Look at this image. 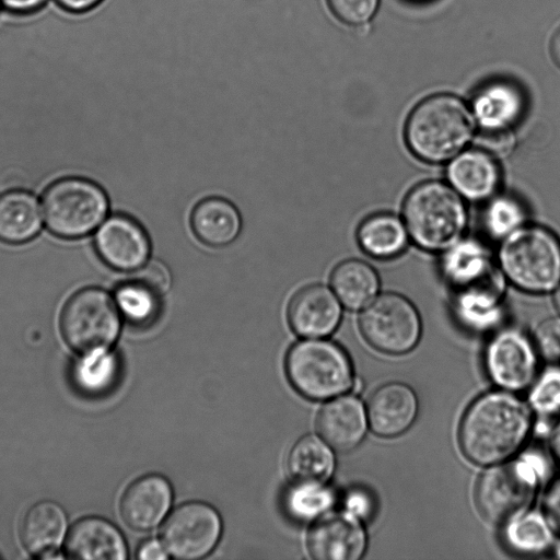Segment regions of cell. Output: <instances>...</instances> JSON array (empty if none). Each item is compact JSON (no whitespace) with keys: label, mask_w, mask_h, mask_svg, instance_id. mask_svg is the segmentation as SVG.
<instances>
[{"label":"cell","mask_w":560,"mask_h":560,"mask_svg":"<svg viewBox=\"0 0 560 560\" xmlns=\"http://www.w3.org/2000/svg\"><path fill=\"white\" fill-rule=\"evenodd\" d=\"M556 553L560 558V544L556 548Z\"/></svg>","instance_id":"46"},{"label":"cell","mask_w":560,"mask_h":560,"mask_svg":"<svg viewBox=\"0 0 560 560\" xmlns=\"http://www.w3.org/2000/svg\"><path fill=\"white\" fill-rule=\"evenodd\" d=\"M287 467L298 481L325 482L335 469V456L322 438L306 435L290 450Z\"/></svg>","instance_id":"26"},{"label":"cell","mask_w":560,"mask_h":560,"mask_svg":"<svg viewBox=\"0 0 560 560\" xmlns=\"http://www.w3.org/2000/svg\"><path fill=\"white\" fill-rule=\"evenodd\" d=\"M544 464L534 455L491 465L475 488V502L481 516L504 525L528 511L533 503Z\"/></svg>","instance_id":"5"},{"label":"cell","mask_w":560,"mask_h":560,"mask_svg":"<svg viewBox=\"0 0 560 560\" xmlns=\"http://www.w3.org/2000/svg\"><path fill=\"white\" fill-rule=\"evenodd\" d=\"M532 408L508 390L479 396L464 413L458 442L471 463L491 466L508 460L526 441Z\"/></svg>","instance_id":"1"},{"label":"cell","mask_w":560,"mask_h":560,"mask_svg":"<svg viewBox=\"0 0 560 560\" xmlns=\"http://www.w3.org/2000/svg\"><path fill=\"white\" fill-rule=\"evenodd\" d=\"M222 524L218 512L203 502H187L165 521L161 538L170 556L192 560L207 556L219 541Z\"/></svg>","instance_id":"11"},{"label":"cell","mask_w":560,"mask_h":560,"mask_svg":"<svg viewBox=\"0 0 560 560\" xmlns=\"http://www.w3.org/2000/svg\"><path fill=\"white\" fill-rule=\"evenodd\" d=\"M67 528V517L55 502L42 501L33 505L20 525V540L34 557L51 556L60 546Z\"/></svg>","instance_id":"22"},{"label":"cell","mask_w":560,"mask_h":560,"mask_svg":"<svg viewBox=\"0 0 560 560\" xmlns=\"http://www.w3.org/2000/svg\"><path fill=\"white\" fill-rule=\"evenodd\" d=\"M502 526L503 545L512 553L537 556L552 545L553 530L545 515L538 512L526 511Z\"/></svg>","instance_id":"28"},{"label":"cell","mask_w":560,"mask_h":560,"mask_svg":"<svg viewBox=\"0 0 560 560\" xmlns=\"http://www.w3.org/2000/svg\"><path fill=\"white\" fill-rule=\"evenodd\" d=\"M555 302H556L558 311L560 312V288L558 289V291L556 293Z\"/></svg>","instance_id":"45"},{"label":"cell","mask_w":560,"mask_h":560,"mask_svg":"<svg viewBox=\"0 0 560 560\" xmlns=\"http://www.w3.org/2000/svg\"><path fill=\"white\" fill-rule=\"evenodd\" d=\"M365 341L380 352L404 354L412 350L421 335L415 306L404 296L385 293L370 302L360 316Z\"/></svg>","instance_id":"10"},{"label":"cell","mask_w":560,"mask_h":560,"mask_svg":"<svg viewBox=\"0 0 560 560\" xmlns=\"http://www.w3.org/2000/svg\"><path fill=\"white\" fill-rule=\"evenodd\" d=\"M537 350L529 338L517 329H503L488 342L486 371L501 389L518 392L527 388L537 372Z\"/></svg>","instance_id":"12"},{"label":"cell","mask_w":560,"mask_h":560,"mask_svg":"<svg viewBox=\"0 0 560 560\" xmlns=\"http://www.w3.org/2000/svg\"><path fill=\"white\" fill-rule=\"evenodd\" d=\"M59 7L70 12H85L102 0H55Z\"/></svg>","instance_id":"42"},{"label":"cell","mask_w":560,"mask_h":560,"mask_svg":"<svg viewBox=\"0 0 560 560\" xmlns=\"http://www.w3.org/2000/svg\"><path fill=\"white\" fill-rule=\"evenodd\" d=\"M343 506V511L361 521L372 517L376 508L375 499L372 497L371 491L363 488L350 489L345 495Z\"/></svg>","instance_id":"36"},{"label":"cell","mask_w":560,"mask_h":560,"mask_svg":"<svg viewBox=\"0 0 560 560\" xmlns=\"http://www.w3.org/2000/svg\"><path fill=\"white\" fill-rule=\"evenodd\" d=\"M529 407L544 416L560 411V369L545 371L530 389Z\"/></svg>","instance_id":"33"},{"label":"cell","mask_w":560,"mask_h":560,"mask_svg":"<svg viewBox=\"0 0 560 560\" xmlns=\"http://www.w3.org/2000/svg\"><path fill=\"white\" fill-rule=\"evenodd\" d=\"M499 261L506 278L527 292L545 293L560 281V242L539 226H521L505 236Z\"/></svg>","instance_id":"6"},{"label":"cell","mask_w":560,"mask_h":560,"mask_svg":"<svg viewBox=\"0 0 560 560\" xmlns=\"http://www.w3.org/2000/svg\"><path fill=\"white\" fill-rule=\"evenodd\" d=\"M43 210L51 233L63 238H78L103 223L108 200L95 183L81 177H66L46 189Z\"/></svg>","instance_id":"8"},{"label":"cell","mask_w":560,"mask_h":560,"mask_svg":"<svg viewBox=\"0 0 560 560\" xmlns=\"http://www.w3.org/2000/svg\"><path fill=\"white\" fill-rule=\"evenodd\" d=\"M160 296L152 288L140 280L120 284L115 293V303L119 314L135 325L149 324L160 311Z\"/></svg>","instance_id":"30"},{"label":"cell","mask_w":560,"mask_h":560,"mask_svg":"<svg viewBox=\"0 0 560 560\" xmlns=\"http://www.w3.org/2000/svg\"><path fill=\"white\" fill-rule=\"evenodd\" d=\"M447 177L460 196L474 201L491 197L500 185L498 164L481 149L456 154L447 167Z\"/></svg>","instance_id":"21"},{"label":"cell","mask_w":560,"mask_h":560,"mask_svg":"<svg viewBox=\"0 0 560 560\" xmlns=\"http://www.w3.org/2000/svg\"><path fill=\"white\" fill-rule=\"evenodd\" d=\"M173 499L170 482L160 475H145L125 490L119 511L128 527L138 532L155 528L166 516Z\"/></svg>","instance_id":"15"},{"label":"cell","mask_w":560,"mask_h":560,"mask_svg":"<svg viewBox=\"0 0 560 560\" xmlns=\"http://www.w3.org/2000/svg\"><path fill=\"white\" fill-rule=\"evenodd\" d=\"M471 107L481 130L510 131L524 112L525 96L515 83L493 80L477 90Z\"/></svg>","instance_id":"19"},{"label":"cell","mask_w":560,"mask_h":560,"mask_svg":"<svg viewBox=\"0 0 560 560\" xmlns=\"http://www.w3.org/2000/svg\"><path fill=\"white\" fill-rule=\"evenodd\" d=\"M340 317L338 298L322 284L299 290L288 306V320L292 330L304 338H320L331 334Z\"/></svg>","instance_id":"16"},{"label":"cell","mask_w":560,"mask_h":560,"mask_svg":"<svg viewBox=\"0 0 560 560\" xmlns=\"http://www.w3.org/2000/svg\"><path fill=\"white\" fill-rule=\"evenodd\" d=\"M366 545L362 521L346 511L324 514L306 536L307 552L316 560H358Z\"/></svg>","instance_id":"13"},{"label":"cell","mask_w":560,"mask_h":560,"mask_svg":"<svg viewBox=\"0 0 560 560\" xmlns=\"http://www.w3.org/2000/svg\"><path fill=\"white\" fill-rule=\"evenodd\" d=\"M94 242L101 259L119 271L139 270L150 255V241L143 228L122 214L106 219L97 228Z\"/></svg>","instance_id":"14"},{"label":"cell","mask_w":560,"mask_h":560,"mask_svg":"<svg viewBox=\"0 0 560 560\" xmlns=\"http://www.w3.org/2000/svg\"><path fill=\"white\" fill-rule=\"evenodd\" d=\"M335 501L334 491L325 482L296 480L285 489L282 504L292 520L311 522L326 514Z\"/></svg>","instance_id":"29"},{"label":"cell","mask_w":560,"mask_h":560,"mask_svg":"<svg viewBox=\"0 0 560 560\" xmlns=\"http://www.w3.org/2000/svg\"><path fill=\"white\" fill-rule=\"evenodd\" d=\"M47 0H0V7L14 13H30L42 8Z\"/></svg>","instance_id":"41"},{"label":"cell","mask_w":560,"mask_h":560,"mask_svg":"<svg viewBox=\"0 0 560 560\" xmlns=\"http://www.w3.org/2000/svg\"><path fill=\"white\" fill-rule=\"evenodd\" d=\"M361 248L376 258H390L407 245V229L399 218L390 213H376L366 218L358 230Z\"/></svg>","instance_id":"27"},{"label":"cell","mask_w":560,"mask_h":560,"mask_svg":"<svg viewBox=\"0 0 560 560\" xmlns=\"http://www.w3.org/2000/svg\"><path fill=\"white\" fill-rule=\"evenodd\" d=\"M285 373L293 388L313 400L337 397L355 383L351 361L343 349L327 340H303L285 357Z\"/></svg>","instance_id":"7"},{"label":"cell","mask_w":560,"mask_h":560,"mask_svg":"<svg viewBox=\"0 0 560 560\" xmlns=\"http://www.w3.org/2000/svg\"><path fill=\"white\" fill-rule=\"evenodd\" d=\"M138 280L163 294L170 289L171 273L167 267L159 260L147 261L140 269Z\"/></svg>","instance_id":"37"},{"label":"cell","mask_w":560,"mask_h":560,"mask_svg":"<svg viewBox=\"0 0 560 560\" xmlns=\"http://www.w3.org/2000/svg\"><path fill=\"white\" fill-rule=\"evenodd\" d=\"M443 272L466 320L482 324L492 319L503 287L485 246L475 241L457 242L444 257Z\"/></svg>","instance_id":"4"},{"label":"cell","mask_w":560,"mask_h":560,"mask_svg":"<svg viewBox=\"0 0 560 560\" xmlns=\"http://www.w3.org/2000/svg\"><path fill=\"white\" fill-rule=\"evenodd\" d=\"M525 213L518 201L510 197H498L485 212L486 230L493 237H505L524 222Z\"/></svg>","instance_id":"32"},{"label":"cell","mask_w":560,"mask_h":560,"mask_svg":"<svg viewBox=\"0 0 560 560\" xmlns=\"http://www.w3.org/2000/svg\"><path fill=\"white\" fill-rule=\"evenodd\" d=\"M335 16L351 26H361L375 15L380 0H327Z\"/></svg>","instance_id":"34"},{"label":"cell","mask_w":560,"mask_h":560,"mask_svg":"<svg viewBox=\"0 0 560 560\" xmlns=\"http://www.w3.org/2000/svg\"><path fill=\"white\" fill-rule=\"evenodd\" d=\"M42 220V208L33 194L11 190L0 195V241L28 242L39 232Z\"/></svg>","instance_id":"24"},{"label":"cell","mask_w":560,"mask_h":560,"mask_svg":"<svg viewBox=\"0 0 560 560\" xmlns=\"http://www.w3.org/2000/svg\"><path fill=\"white\" fill-rule=\"evenodd\" d=\"M418 413V399L407 384L390 382L380 386L366 405L371 430L383 438H394L406 432Z\"/></svg>","instance_id":"17"},{"label":"cell","mask_w":560,"mask_h":560,"mask_svg":"<svg viewBox=\"0 0 560 560\" xmlns=\"http://www.w3.org/2000/svg\"><path fill=\"white\" fill-rule=\"evenodd\" d=\"M550 55L553 62L560 68V27L556 31L551 38Z\"/></svg>","instance_id":"43"},{"label":"cell","mask_w":560,"mask_h":560,"mask_svg":"<svg viewBox=\"0 0 560 560\" xmlns=\"http://www.w3.org/2000/svg\"><path fill=\"white\" fill-rule=\"evenodd\" d=\"M190 225L200 242L223 247L238 236L242 221L233 203L220 197H209L195 206Z\"/></svg>","instance_id":"23"},{"label":"cell","mask_w":560,"mask_h":560,"mask_svg":"<svg viewBox=\"0 0 560 560\" xmlns=\"http://www.w3.org/2000/svg\"><path fill=\"white\" fill-rule=\"evenodd\" d=\"M336 296L348 308L368 305L378 290V278L368 264L351 259L339 264L330 278Z\"/></svg>","instance_id":"25"},{"label":"cell","mask_w":560,"mask_h":560,"mask_svg":"<svg viewBox=\"0 0 560 560\" xmlns=\"http://www.w3.org/2000/svg\"><path fill=\"white\" fill-rule=\"evenodd\" d=\"M402 213L412 241L429 252L451 248L467 224L459 194L440 182H424L412 188L405 199Z\"/></svg>","instance_id":"3"},{"label":"cell","mask_w":560,"mask_h":560,"mask_svg":"<svg viewBox=\"0 0 560 560\" xmlns=\"http://www.w3.org/2000/svg\"><path fill=\"white\" fill-rule=\"evenodd\" d=\"M474 117L465 103L451 94L431 95L411 110L405 127L411 152L429 163L452 160L470 140Z\"/></svg>","instance_id":"2"},{"label":"cell","mask_w":560,"mask_h":560,"mask_svg":"<svg viewBox=\"0 0 560 560\" xmlns=\"http://www.w3.org/2000/svg\"><path fill=\"white\" fill-rule=\"evenodd\" d=\"M66 553L72 559L122 560L127 558V547L116 526L91 516L73 524L67 537Z\"/></svg>","instance_id":"20"},{"label":"cell","mask_w":560,"mask_h":560,"mask_svg":"<svg viewBox=\"0 0 560 560\" xmlns=\"http://www.w3.org/2000/svg\"><path fill=\"white\" fill-rule=\"evenodd\" d=\"M119 328V312L115 300L97 288H86L73 294L60 317L65 342L82 355L109 349Z\"/></svg>","instance_id":"9"},{"label":"cell","mask_w":560,"mask_h":560,"mask_svg":"<svg viewBox=\"0 0 560 560\" xmlns=\"http://www.w3.org/2000/svg\"><path fill=\"white\" fill-rule=\"evenodd\" d=\"M534 341L537 352L545 360H560V318L544 320L535 331Z\"/></svg>","instance_id":"35"},{"label":"cell","mask_w":560,"mask_h":560,"mask_svg":"<svg viewBox=\"0 0 560 560\" xmlns=\"http://www.w3.org/2000/svg\"><path fill=\"white\" fill-rule=\"evenodd\" d=\"M552 447L555 450L556 455L560 458V428L553 435Z\"/></svg>","instance_id":"44"},{"label":"cell","mask_w":560,"mask_h":560,"mask_svg":"<svg viewBox=\"0 0 560 560\" xmlns=\"http://www.w3.org/2000/svg\"><path fill=\"white\" fill-rule=\"evenodd\" d=\"M119 366L116 357L106 350L84 354L73 370V380L83 392L97 394L107 390L116 381Z\"/></svg>","instance_id":"31"},{"label":"cell","mask_w":560,"mask_h":560,"mask_svg":"<svg viewBox=\"0 0 560 560\" xmlns=\"http://www.w3.org/2000/svg\"><path fill=\"white\" fill-rule=\"evenodd\" d=\"M368 425L366 408L352 395L329 400L316 417L319 436L339 452L355 448L363 441Z\"/></svg>","instance_id":"18"},{"label":"cell","mask_w":560,"mask_h":560,"mask_svg":"<svg viewBox=\"0 0 560 560\" xmlns=\"http://www.w3.org/2000/svg\"><path fill=\"white\" fill-rule=\"evenodd\" d=\"M478 142L481 150L489 154H505L513 144V136L510 131H483L481 130Z\"/></svg>","instance_id":"38"},{"label":"cell","mask_w":560,"mask_h":560,"mask_svg":"<svg viewBox=\"0 0 560 560\" xmlns=\"http://www.w3.org/2000/svg\"><path fill=\"white\" fill-rule=\"evenodd\" d=\"M544 512L552 530L560 535V476L547 489Z\"/></svg>","instance_id":"39"},{"label":"cell","mask_w":560,"mask_h":560,"mask_svg":"<svg viewBox=\"0 0 560 560\" xmlns=\"http://www.w3.org/2000/svg\"><path fill=\"white\" fill-rule=\"evenodd\" d=\"M170 557L162 540L149 539L143 541L138 550L137 558L141 560H163Z\"/></svg>","instance_id":"40"}]
</instances>
